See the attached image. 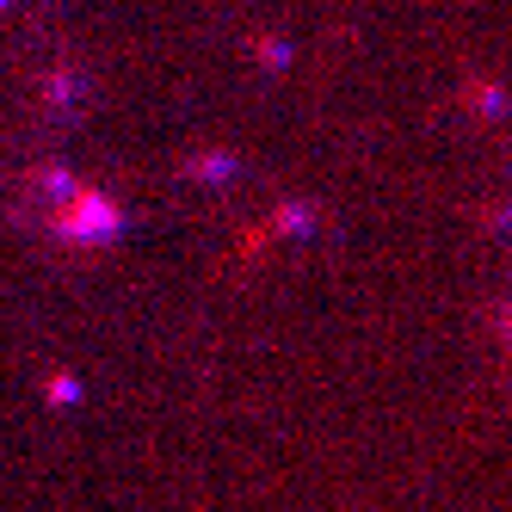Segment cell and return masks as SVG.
I'll return each mask as SVG.
<instances>
[{
	"label": "cell",
	"instance_id": "cell-1",
	"mask_svg": "<svg viewBox=\"0 0 512 512\" xmlns=\"http://www.w3.org/2000/svg\"><path fill=\"white\" fill-rule=\"evenodd\" d=\"M75 229H118V210L105 204V198H93V192H81V204H75V223H68V235Z\"/></svg>",
	"mask_w": 512,
	"mask_h": 512
}]
</instances>
